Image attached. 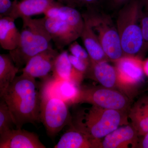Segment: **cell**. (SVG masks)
I'll list each match as a JSON object with an SVG mask.
<instances>
[{
    "label": "cell",
    "mask_w": 148,
    "mask_h": 148,
    "mask_svg": "<svg viewBox=\"0 0 148 148\" xmlns=\"http://www.w3.org/2000/svg\"><path fill=\"white\" fill-rule=\"evenodd\" d=\"M36 79L22 73L16 76L1 97L6 103L16 129L40 121V98Z\"/></svg>",
    "instance_id": "6da1fadb"
},
{
    "label": "cell",
    "mask_w": 148,
    "mask_h": 148,
    "mask_svg": "<svg viewBox=\"0 0 148 148\" xmlns=\"http://www.w3.org/2000/svg\"><path fill=\"white\" fill-rule=\"evenodd\" d=\"M128 120L127 113L91 106L77 111L69 127L100 141L118 127L129 124Z\"/></svg>",
    "instance_id": "7a4b0ae2"
},
{
    "label": "cell",
    "mask_w": 148,
    "mask_h": 148,
    "mask_svg": "<svg viewBox=\"0 0 148 148\" xmlns=\"http://www.w3.org/2000/svg\"><path fill=\"white\" fill-rule=\"evenodd\" d=\"M21 32V41L18 47L9 51L16 67L20 70L30 58L51 46L52 40L46 28L44 17H24Z\"/></svg>",
    "instance_id": "3957f363"
},
{
    "label": "cell",
    "mask_w": 148,
    "mask_h": 148,
    "mask_svg": "<svg viewBox=\"0 0 148 148\" xmlns=\"http://www.w3.org/2000/svg\"><path fill=\"white\" fill-rule=\"evenodd\" d=\"M143 0H130L122 6L116 26L124 55L138 56L143 49V38L140 20Z\"/></svg>",
    "instance_id": "277c9868"
},
{
    "label": "cell",
    "mask_w": 148,
    "mask_h": 148,
    "mask_svg": "<svg viewBox=\"0 0 148 148\" xmlns=\"http://www.w3.org/2000/svg\"><path fill=\"white\" fill-rule=\"evenodd\" d=\"M82 15L91 25L109 60L114 62L123 57L119 34L111 16L98 9L86 10Z\"/></svg>",
    "instance_id": "5b68a950"
},
{
    "label": "cell",
    "mask_w": 148,
    "mask_h": 148,
    "mask_svg": "<svg viewBox=\"0 0 148 148\" xmlns=\"http://www.w3.org/2000/svg\"><path fill=\"white\" fill-rule=\"evenodd\" d=\"M40 119L45 127L47 135L54 138L66 125L72 123L69 105L55 95L40 94Z\"/></svg>",
    "instance_id": "8992f818"
},
{
    "label": "cell",
    "mask_w": 148,
    "mask_h": 148,
    "mask_svg": "<svg viewBox=\"0 0 148 148\" xmlns=\"http://www.w3.org/2000/svg\"><path fill=\"white\" fill-rule=\"evenodd\" d=\"M87 103L103 108L127 113L130 106V98L117 89L101 86H80L79 94L75 104Z\"/></svg>",
    "instance_id": "52a82bcc"
},
{
    "label": "cell",
    "mask_w": 148,
    "mask_h": 148,
    "mask_svg": "<svg viewBox=\"0 0 148 148\" xmlns=\"http://www.w3.org/2000/svg\"><path fill=\"white\" fill-rule=\"evenodd\" d=\"M143 61L138 56L124 55L114 62L119 89L127 96L128 90L138 87L144 81Z\"/></svg>",
    "instance_id": "ba28073f"
},
{
    "label": "cell",
    "mask_w": 148,
    "mask_h": 148,
    "mask_svg": "<svg viewBox=\"0 0 148 148\" xmlns=\"http://www.w3.org/2000/svg\"><path fill=\"white\" fill-rule=\"evenodd\" d=\"M59 53L51 46L30 58L21 69L22 73L34 79L46 78L52 72L54 62Z\"/></svg>",
    "instance_id": "9c48e42d"
},
{
    "label": "cell",
    "mask_w": 148,
    "mask_h": 148,
    "mask_svg": "<svg viewBox=\"0 0 148 148\" xmlns=\"http://www.w3.org/2000/svg\"><path fill=\"white\" fill-rule=\"evenodd\" d=\"M140 138L135 128L129 123L120 126L101 139L98 148H138Z\"/></svg>",
    "instance_id": "30bf717a"
},
{
    "label": "cell",
    "mask_w": 148,
    "mask_h": 148,
    "mask_svg": "<svg viewBox=\"0 0 148 148\" xmlns=\"http://www.w3.org/2000/svg\"><path fill=\"white\" fill-rule=\"evenodd\" d=\"M34 132L14 129L0 136V148H46Z\"/></svg>",
    "instance_id": "8fae6325"
},
{
    "label": "cell",
    "mask_w": 148,
    "mask_h": 148,
    "mask_svg": "<svg viewBox=\"0 0 148 148\" xmlns=\"http://www.w3.org/2000/svg\"><path fill=\"white\" fill-rule=\"evenodd\" d=\"M44 19L46 28L58 49L62 50L80 38L65 21L59 17L50 18L45 16Z\"/></svg>",
    "instance_id": "7c38bea8"
},
{
    "label": "cell",
    "mask_w": 148,
    "mask_h": 148,
    "mask_svg": "<svg viewBox=\"0 0 148 148\" xmlns=\"http://www.w3.org/2000/svg\"><path fill=\"white\" fill-rule=\"evenodd\" d=\"M84 77L94 80L103 87L119 89L116 69L108 61L96 62L90 60Z\"/></svg>",
    "instance_id": "4fadbf2b"
},
{
    "label": "cell",
    "mask_w": 148,
    "mask_h": 148,
    "mask_svg": "<svg viewBox=\"0 0 148 148\" xmlns=\"http://www.w3.org/2000/svg\"><path fill=\"white\" fill-rule=\"evenodd\" d=\"M59 3L54 0H21L17 3L9 16L15 20L18 18L44 14L49 9Z\"/></svg>",
    "instance_id": "5bb4252c"
},
{
    "label": "cell",
    "mask_w": 148,
    "mask_h": 148,
    "mask_svg": "<svg viewBox=\"0 0 148 148\" xmlns=\"http://www.w3.org/2000/svg\"><path fill=\"white\" fill-rule=\"evenodd\" d=\"M83 17L84 25L80 38L89 54L90 60L96 62L108 61L109 59L103 50L97 35L87 19Z\"/></svg>",
    "instance_id": "9a60e30c"
},
{
    "label": "cell",
    "mask_w": 148,
    "mask_h": 148,
    "mask_svg": "<svg viewBox=\"0 0 148 148\" xmlns=\"http://www.w3.org/2000/svg\"><path fill=\"white\" fill-rule=\"evenodd\" d=\"M52 76L59 80H71L80 85L84 75L72 66L67 51H63L54 62Z\"/></svg>",
    "instance_id": "2e32d148"
},
{
    "label": "cell",
    "mask_w": 148,
    "mask_h": 148,
    "mask_svg": "<svg viewBox=\"0 0 148 148\" xmlns=\"http://www.w3.org/2000/svg\"><path fill=\"white\" fill-rule=\"evenodd\" d=\"M14 21L9 16L0 18V45L9 51L18 47L21 41V32L16 28Z\"/></svg>",
    "instance_id": "e0dca14e"
},
{
    "label": "cell",
    "mask_w": 148,
    "mask_h": 148,
    "mask_svg": "<svg viewBox=\"0 0 148 148\" xmlns=\"http://www.w3.org/2000/svg\"><path fill=\"white\" fill-rule=\"evenodd\" d=\"M62 135L54 148H98V141L88 138L73 127Z\"/></svg>",
    "instance_id": "ac0fdd59"
},
{
    "label": "cell",
    "mask_w": 148,
    "mask_h": 148,
    "mask_svg": "<svg viewBox=\"0 0 148 148\" xmlns=\"http://www.w3.org/2000/svg\"><path fill=\"white\" fill-rule=\"evenodd\" d=\"M19 70L9 53L0 54V96L13 81Z\"/></svg>",
    "instance_id": "d6986e66"
},
{
    "label": "cell",
    "mask_w": 148,
    "mask_h": 148,
    "mask_svg": "<svg viewBox=\"0 0 148 148\" xmlns=\"http://www.w3.org/2000/svg\"><path fill=\"white\" fill-rule=\"evenodd\" d=\"M16 128L15 122L8 106L3 100L1 99L0 102V136Z\"/></svg>",
    "instance_id": "ffe728a7"
},
{
    "label": "cell",
    "mask_w": 148,
    "mask_h": 148,
    "mask_svg": "<svg viewBox=\"0 0 148 148\" xmlns=\"http://www.w3.org/2000/svg\"><path fill=\"white\" fill-rule=\"evenodd\" d=\"M141 29L143 33V45L139 56L141 57L148 51V12H143L140 20Z\"/></svg>",
    "instance_id": "44dd1931"
},
{
    "label": "cell",
    "mask_w": 148,
    "mask_h": 148,
    "mask_svg": "<svg viewBox=\"0 0 148 148\" xmlns=\"http://www.w3.org/2000/svg\"><path fill=\"white\" fill-rule=\"evenodd\" d=\"M69 50L71 54L75 57L90 62V59L86 49H84L78 43L74 41L70 45Z\"/></svg>",
    "instance_id": "7402d4cb"
},
{
    "label": "cell",
    "mask_w": 148,
    "mask_h": 148,
    "mask_svg": "<svg viewBox=\"0 0 148 148\" xmlns=\"http://www.w3.org/2000/svg\"><path fill=\"white\" fill-rule=\"evenodd\" d=\"M18 2V0H0V18L9 16Z\"/></svg>",
    "instance_id": "603a6c76"
},
{
    "label": "cell",
    "mask_w": 148,
    "mask_h": 148,
    "mask_svg": "<svg viewBox=\"0 0 148 148\" xmlns=\"http://www.w3.org/2000/svg\"><path fill=\"white\" fill-rule=\"evenodd\" d=\"M69 58L72 66L78 71L84 75L87 71L88 68L90 65V62L84 61L77 57H75L72 54H69Z\"/></svg>",
    "instance_id": "cb8c5ba5"
},
{
    "label": "cell",
    "mask_w": 148,
    "mask_h": 148,
    "mask_svg": "<svg viewBox=\"0 0 148 148\" xmlns=\"http://www.w3.org/2000/svg\"><path fill=\"white\" fill-rule=\"evenodd\" d=\"M102 0H76L78 7L86 8V10L98 9V6Z\"/></svg>",
    "instance_id": "d4e9b609"
},
{
    "label": "cell",
    "mask_w": 148,
    "mask_h": 148,
    "mask_svg": "<svg viewBox=\"0 0 148 148\" xmlns=\"http://www.w3.org/2000/svg\"><path fill=\"white\" fill-rule=\"evenodd\" d=\"M140 138L138 148H148V132Z\"/></svg>",
    "instance_id": "484cf974"
},
{
    "label": "cell",
    "mask_w": 148,
    "mask_h": 148,
    "mask_svg": "<svg viewBox=\"0 0 148 148\" xmlns=\"http://www.w3.org/2000/svg\"><path fill=\"white\" fill-rule=\"evenodd\" d=\"M64 5L68 6L71 7H78L76 1V0H54Z\"/></svg>",
    "instance_id": "4316f807"
},
{
    "label": "cell",
    "mask_w": 148,
    "mask_h": 148,
    "mask_svg": "<svg viewBox=\"0 0 148 148\" xmlns=\"http://www.w3.org/2000/svg\"><path fill=\"white\" fill-rule=\"evenodd\" d=\"M113 4L116 7L122 6L130 0H111Z\"/></svg>",
    "instance_id": "83f0119b"
},
{
    "label": "cell",
    "mask_w": 148,
    "mask_h": 148,
    "mask_svg": "<svg viewBox=\"0 0 148 148\" xmlns=\"http://www.w3.org/2000/svg\"><path fill=\"white\" fill-rule=\"evenodd\" d=\"M143 69L146 76L148 78V58L143 61Z\"/></svg>",
    "instance_id": "f1b7e54d"
},
{
    "label": "cell",
    "mask_w": 148,
    "mask_h": 148,
    "mask_svg": "<svg viewBox=\"0 0 148 148\" xmlns=\"http://www.w3.org/2000/svg\"><path fill=\"white\" fill-rule=\"evenodd\" d=\"M143 8H145V12H148V0H143Z\"/></svg>",
    "instance_id": "f546056e"
}]
</instances>
